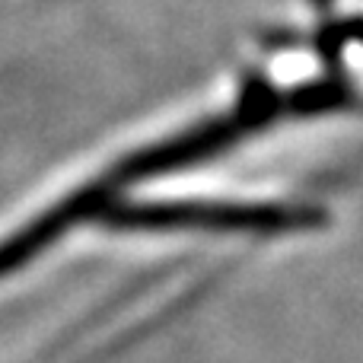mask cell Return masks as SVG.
Listing matches in <instances>:
<instances>
[{"instance_id": "6da1fadb", "label": "cell", "mask_w": 363, "mask_h": 363, "mask_svg": "<svg viewBox=\"0 0 363 363\" xmlns=\"http://www.w3.org/2000/svg\"><path fill=\"white\" fill-rule=\"evenodd\" d=\"M112 230H226V233H294L309 230L322 213L309 204H233V201H160L108 204L99 213Z\"/></svg>"}]
</instances>
